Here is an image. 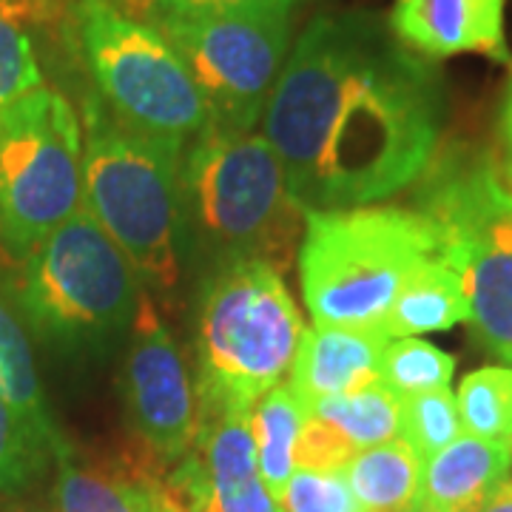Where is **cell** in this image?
<instances>
[{
  "label": "cell",
  "mask_w": 512,
  "mask_h": 512,
  "mask_svg": "<svg viewBox=\"0 0 512 512\" xmlns=\"http://www.w3.org/2000/svg\"><path fill=\"white\" fill-rule=\"evenodd\" d=\"M439 72L365 9L308 23L282 66L262 137L302 211H348L413 185L444 126Z\"/></svg>",
  "instance_id": "obj_1"
},
{
  "label": "cell",
  "mask_w": 512,
  "mask_h": 512,
  "mask_svg": "<svg viewBox=\"0 0 512 512\" xmlns=\"http://www.w3.org/2000/svg\"><path fill=\"white\" fill-rule=\"evenodd\" d=\"M183 262L200 279L228 265L265 262L288 271L305 231V211L262 134L205 126L180 160Z\"/></svg>",
  "instance_id": "obj_2"
},
{
  "label": "cell",
  "mask_w": 512,
  "mask_h": 512,
  "mask_svg": "<svg viewBox=\"0 0 512 512\" xmlns=\"http://www.w3.org/2000/svg\"><path fill=\"white\" fill-rule=\"evenodd\" d=\"M183 148L123 126L97 94L83 103V208L126 254L151 299H171L185 274Z\"/></svg>",
  "instance_id": "obj_3"
},
{
  "label": "cell",
  "mask_w": 512,
  "mask_h": 512,
  "mask_svg": "<svg viewBox=\"0 0 512 512\" xmlns=\"http://www.w3.org/2000/svg\"><path fill=\"white\" fill-rule=\"evenodd\" d=\"M302 333L299 308L271 265L239 262L202 279L194 339L200 421L251 416L291 373Z\"/></svg>",
  "instance_id": "obj_4"
},
{
  "label": "cell",
  "mask_w": 512,
  "mask_h": 512,
  "mask_svg": "<svg viewBox=\"0 0 512 512\" xmlns=\"http://www.w3.org/2000/svg\"><path fill=\"white\" fill-rule=\"evenodd\" d=\"M436 254L439 234L413 208L305 211L299 242L305 305L322 328L382 330L404 282Z\"/></svg>",
  "instance_id": "obj_5"
},
{
  "label": "cell",
  "mask_w": 512,
  "mask_h": 512,
  "mask_svg": "<svg viewBox=\"0 0 512 512\" xmlns=\"http://www.w3.org/2000/svg\"><path fill=\"white\" fill-rule=\"evenodd\" d=\"M413 211L464 279L481 345L512 365V183L487 148L450 146L424 168Z\"/></svg>",
  "instance_id": "obj_6"
},
{
  "label": "cell",
  "mask_w": 512,
  "mask_h": 512,
  "mask_svg": "<svg viewBox=\"0 0 512 512\" xmlns=\"http://www.w3.org/2000/svg\"><path fill=\"white\" fill-rule=\"evenodd\" d=\"M143 285L126 254L83 208L20 262L23 322L49 345L103 348L134 325Z\"/></svg>",
  "instance_id": "obj_7"
},
{
  "label": "cell",
  "mask_w": 512,
  "mask_h": 512,
  "mask_svg": "<svg viewBox=\"0 0 512 512\" xmlns=\"http://www.w3.org/2000/svg\"><path fill=\"white\" fill-rule=\"evenodd\" d=\"M72 29L94 92L123 126L177 146L208 126L183 57L120 0H72Z\"/></svg>",
  "instance_id": "obj_8"
},
{
  "label": "cell",
  "mask_w": 512,
  "mask_h": 512,
  "mask_svg": "<svg viewBox=\"0 0 512 512\" xmlns=\"http://www.w3.org/2000/svg\"><path fill=\"white\" fill-rule=\"evenodd\" d=\"M83 211V126L72 103L40 86L0 114V251L23 262Z\"/></svg>",
  "instance_id": "obj_9"
},
{
  "label": "cell",
  "mask_w": 512,
  "mask_h": 512,
  "mask_svg": "<svg viewBox=\"0 0 512 512\" xmlns=\"http://www.w3.org/2000/svg\"><path fill=\"white\" fill-rule=\"evenodd\" d=\"M183 57L208 106V126L245 134L274 92L291 46V9L174 12L137 6Z\"/></svg>",
  "instance_id": "obj_10"
},
{
  "label": "cell",
  "mask_w": 512,
  "mask_h": 512,
  "mask_svg": "<svg viewBox=\"0 0 512 512\" xmlns=\"http://www.w3.org/2000/svg\"><path fill=\"white\" fill-rule=\"evenodd\" d=\"M123 393L134 439L174 470L194 450L200 433V399L183 350L148 293H143L128 330Z\"/></svg>",
  "instance_id": "obj_11"
},
{
  "label": "cell",
  "mask_w": 512,
  "mask_h": 512,
  "mask_svg": "<svg viewBox=\"0 0 512 512\" xmlns=\"http://www.w3.org/2000/svg\"><path fill=\"white\" fill-rule=\"evenodd\" d=\"M504 15L507 0H393L387 26L402 46L427 60L481 55L512 63Z\"/></svg>",
  "instance_id": "obj_12"
},
{
  "label": "cell",
  "mask_w": 512,
  "mask_h": 512,
  "mask_svg": "<svg viewBox=\"0 0 512 512\" xmlns=\"http://www.w3.org/2000/svg\"><path fill=\"white\" fill-rule=\"evenodd\" d=\"M390 336L379 328H316L302 333L288 390L293 399L308 404L353 393L382 382V356Z\"/></svg>",
  "instance_id": "obj_13"
},
{
  "label": "cell",
  "mask_w": 512,
  "mask_h": 512,
  "mask_svg": "<svg viewBox=\"0 0 512 512\" xmlns=\"http://www.w3.org/2000/svg\"><path fill=\"white\" fill-rule=\"evenodd\" d=\"M510 473V444L458 436L421 464V512H476Z\"/></svg>",
  "instance_id": "obj_14"
},
{
  "label": "cell",
  "mask_w": 512,
  "mask_h": 512,
  "mask_svg": "<svg viewBox=\"0 0 512 512\" xmlns=\"http://www.w3.org/2000/svg\"><path fill=\"white\" fill-rule=\"evenodd\" d=\"M470 319V302L464 293V279L444 254L430 256L404 282L393 299L382 330L390 339H407L421 333L456 328Z\"/></svg>",
  "instance_id": "obj_15"
},
{
  "label": "cell",
  "mask_w": 512,
  "mask_h": 512,
  "mask_svg": "<svg viewBox=\"0 0 512 512\" xmlns=\"http://www.w3.org/2000/svg\"><path fill=\"white\" fill-rule=\"evenodd\" d=\"M342 473L365 512H421V458L402 439L356 453Z\"/></svg>",
  "instance_id": "obj_16"
},
{
  "label": "cell",
  "mask_w": 512,
  "mask_h": 512,
  "mask_svg": "<svg viewBox=\"0 0 512 512\" xmlns=\"http://www.w3.org/2000/svg\"><path fill=\"white\" fill-rule=\"evenodd\" d=\"M0 399L15 407L55 447V453L66 444L46 402L29 336L3 299H0Z\"/></svg>",
  "instance_id": "obj_17"
},
{
  "label": "cell",
  "mask_w": 512,
  "mask_h": 512,
  "mask_svg": "<svg viewBox=\"0 0 512 512\" xmlns=\"http://www.w3.org/2000/svg\"><path fill=\"white\" fill-rule=\"evenodd\" d=\"M305 416L325 424L353 453H362L367 447L399 439L402 402L379 382L308 404Z\"/></svg>",
  "instance_id": "obj_18"
},
{
  "label": "cell",
  "mask_w": 512,
  "mask_h": 512,
  "mask_svg": "<svg viewBox=\"0 0 512 512\" xmlns=\"http://www.w3.org/2000/svg\"><path fill=\"white\" fill-rule=\"evenodd\" d=\"M305 421V407L293 399L288 384L268 390L251 410V433H254L256 467L274 501L282 495L296 464V439Z\"/></svg>",
  "instance_id": "obj_19"
},
{
  "label": "cell",
  "mask_w": 512,
  "mask_h": 512,
  "mask_svg": "<svg viewBox=\"0 0 512 512\" xmlns=\"http://www.w3.org/2000/svg\"><path fill=\"white\" fill-rule=\"evenodd\" d=\"M458 416L467 436L512 447V365H487L464 376Z\"/></svg>",
  "instance_id": "obj_20"
},
{
  "label": "cell",
  "mask_w": 512,
  "mask_h": 512,
  "mask_svg": "<svg viewBox=\"0 0 512 512\" xmlns=\"http://www.w3.org/2000/svg\"><path fill=\"white\" fill-rule=\"evenodd\" d=\"M456 359L427 339H390L382 356V384L402 402L430 390H444L453 382Z\"/></svg>",
  "instance_id": "obj_21"
},
{
  "label": "cell",
  "mask_w": 512,
  "mask_h": 512,
  "mask_svg": "<svg viewBox=\"0 0 512 512\" xmlns=\"http://www.w3.org/2000/svg\"><path fill=\"white\" fill-rule=\"evenodd\" d=\"M55 461V447L0 399V495L26 490Z\"/></svg>",
  "instance_id": "obj_22"
},
{
  "label": "cell",
  "mask_w": 512,
  "mask_h": 512,
  "mask_svg": "<svg viewBox=\"0 0 512 512\" xmlns=\"http://www.w3.org/2000/svg\"><path fill=\"white\" fill-rule=\"evenodd\" d=\"M461 430L464 427H461L456 396L450 393V387L402 399L399 436L421 458V464L444 450L447 444H453L461 436Z\"/></svg>",
  "instance_id": "obj_23"
},
{
  "label": "cell",
  "mask_w": 512,
  "mask_h": 512,
  "mask_svg": "<svg viewBox=\"0 0 512 512\" xmlns=\"http://www.w3.org/2000/svg\"><path fill=\"white\" fill-rule=\"evenodd\" d=\"M43 86L32 35L23 26V12L12 3L0 6V114Z\"/></svg>",
  "instance_id": "obj_24"
},
{
  "label": "cell",
  "mask_w": 512,
  "mask_h": 512,
  "mask_svg": "<svg viewBox=\"0 0 512 512\" xmlns=\"http://www.w3.org/2000/svg\"><path fill=\"white\" fill-rule=\"evenodd\" d=\"M276 507L279 512H365L342 470H293Z\"/></svg>",
  "instance_id": "obj_25"
},
{
  "label": "cell",
  "mask_w": 512,
  "mask_h": 512,
  "mask_svg": "<svg viewBox=\"0 0 512 512\" xmlns=\"http://www.w3.org/2000/svg\"><path fill=\"white\" fill-rule=\"evenodd\" d=\"M134 3L151 9H174V12H242V9L293 6L296 0H134Z\"/></svg>",
  "instance_id": "obj_26"
},
{
  "label": "cell",
  "mask_w": 512,
  "mask_h": 512,
  "mask_svg": "<svg viewBox=\"0 0 512 512\" xmlns=\"http://www.w3.org/2000/svg\"><path fill=\"white\" fill-rule=\"evenodd\" d=\"M476 512H512V473Z\"/></svg>",
  "instance_id": "obj_27"
},
{
  "label": "cell",
  "mask_w": 512,
  "mask_h": 512,
  "mask_svg": "<svg viewBox=\"0 0 512 512\" xmlns=\"http://www.w3.org/2000/svg\"><path fill=\"white\" fill-rule=\"evenodd\" d=\"M501 134H504V146H507V174H512V77L510 89H507V100H504V111H501Z\"/></svg>",
  "instance_id": "obj_28"
},
{
  "label": "cell",
  "mask_w": 512,
  "mask_h": 512,
  "mask_svg": "<svg viewBox=\"0 0 512 512\" xmlns=\"http://www.w3.org/2000/svg\"><path fill=\"white\" fill-rule=\"evenodd\" d=\"M6 3H12L15 9H20V12L26 15V12H32V6H35V3H40V0H6Z\"/></svg>",
  "instance_id": "obj_29"
},
{
  "label": "cell",
  "mask_w": 512,
  "mask_h": 512,
  "mask_svg": "<svg viewBox=\"0 0 512 512\" xmlns=\"http://www.w3.org/2000/svg\"><path fill=\"white\" fill-rule=\"evenodd\" d=\"M15 512H40V510H15Z\"/></svg>",
  "instance_id": "obj_30"
},
{
  "label": "cell",
  "mask_w": 512,
  "mask_h": 512,
  "mask_svg": "<svg viewBox=\"0 0 512 512\" xmlns=\"http://www.w3.org/2000/svg\"><path fill=\"white\" fill-rule=\"evenodd\" d=\"M3 3H6V0H0V6H3Z\"/></svg>",
  "instance_id": "obj_31"
},
{
  "label": "cell",
  "mask_w": 512,
  "mask_h": 512,
  "mask_svg": "<svg viewBox=\"0 0 512 512\" xmlns=\"http://www.w3.org/2000/svg\"><path fill=\"white\" fill-rule=\"evenodd\" d=\"M507 177H510V183H512V174H507Z\"/></svg>",
  "instance_id": "obj_32"
}]
</instances>
